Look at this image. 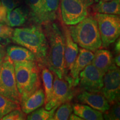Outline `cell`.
<instances>
[{"label": "cell", "instance_id": "cell-1", "mask_svg": "<svg viewBox=\"0 0 120 120\" xmlns=\"http://www.w3.org/2000/svg\"><path fill=\"white\" fill-rule=\"evenodd\" d=\"M45 34L47 37L49 49L46 60L48 68L59 79H64L72 85L71 76L67 75L64 63L65 38L64 33L57 24H46Z\"/></svg>", "mask_w": 120, "mask_h": 120}, {"label": "cell", "instance_id": "cell-2", "mask_svg": "<svg viewBox=\"0 0 120 120\" xmlns=\"http://www.w3.org/2000/svg\"><path fill=\"white\" fill-rule=\"evenodd\" d=\"M11 38L13 42L32 52L37 61L46 64L49 44L45 32L40 26L15 28Z\"/></svg>", "mask_w": 120, "mask_h": 120}, {"label": "cell", "instance_id": "cell-3", "mask_svg": "<svg viewBox=\"0 0 120 120\" xmlns=\"http://www.w3.org/2000/svg\"><path fill=\"white\" fill-rule=\"evenodd\" d=\"M68 28L73 41L81 48L95 52L102 46L98 25L94 17L87 16Z\"/></svg>", "mask_w": 120, "mask_h": 120}, {"label": "cell", "instance_id": "cell-4", "mask_svg": "<svg viewBox=\"0 0 120 120\" xmlns=\"http://www.w3.org/2000/svg\"><path fill=\"white\" fill-rule=\"evenodd\" d=\"M13 62L16 85L21 98L29 95L40 87V73L35 61Z\"/></svg>", "mask_w": 120, "mask_h": 120}, {"label": "cell", "instance_id": "cell-5", "mask_svg": "<svg viewBox=\"0 0 120 120\" xmlns=\"http://www.w3.org/2000/svg\"><path fill=\"white\" fill-rule=\"evenodd\" d=\"M0 94L20 104L21 96L16 85L14 64L7 55L0 65Z\"/></svg>", "mask_w": 120, "mask_h": 120}, {"label": "cell", "instance_id": "cell-6", "mask_svg": "<svg viewBox=\"0 0 120 120\" xmlns=\"http://www.w3.org/2000/svg\"><path fill=\"white\" fill-rule=\"evenodd\" d=\"M96 20L102 46L107 47L119 38L120 34V19L116 15L97 13L94 15Z\"/></svg>", "mask_w": 120, "mask_h": 120}, {"label": "cell", "instance_id": "cell-7", "mask_svg": "<svg viewBox=\"0 0 120 120\" xmlns=\"http://www.w3.org/2000/svg\"><path fill=\"white\" fill-rule=\"evenodd\" d=\"M92 0H61V17L68 26L79 23L88 16Z\"/></svg>", "mask_w": 120, "mask_h": 120}, {"label": "cell", "instance_id": "cell-8", "mask_svg": "<svg viewBox=\"0 0 120 120\" xmlns=\"http://www.w3.org/2000/svg\"><path fill=\"white\" fill-rule=\"evenodd\" d=\"M100 92L106 98L109 105L119 101L120 70L114 63L103 75V86Z\"/></svg>", "mask_w": 120, "mask_h": 120}, {"label": "cell", "instance_id": "cell-9", "mask_svg": "<svg viewBox=\"0 0 120 120\" xmlns=\"http://www.w3.org/2000/svg\"><path fill=\"white\" fill-rule=\"evenodd\" d=\"M55 75L52 97L49 101L45 103V108L47 110L56 106L58 107L66 102L70 101L73 97L72 85L64 79H59Z\"/></svg>", "mask_w": 120, "mask_h": 120}, {"label": "cell", "instance_id": "cell-10", "mask_svg": "<svg viewBox=\"0 0 120 120\" xmlns=\"http://www.w3.org/2000/svg\"><path fill=\"white\" fill-rule=\"evenodd\" d=\"M103 75L92 64H88L79 75V87L87 92H100L103 86Z\"/></svg>", "mask_w": 120, "mask_h": 120}, {"label": "cell", "instance_id": "cell-11", "mask_svg": "<svg viewBox=\"0 0 120 120\" xmlns=\"http://www.w3.org/2000/svg\"><path fill=\"white\" fill-rule=\"evenodd\" d=\"M94 54L91 51L81 48L77 57L70 68V76L73 80V86L79 85V75L88 64H91Z\"/></svg>", "mask_w": 120, "mask_h": 120}, {"label": "cell", "instance_id": "cell-12", "mask_svg": "<svg viewBox=\"0 0 120 120\" xmlns=\"http://www.w3.org/2000/svg\"><path fill=\"white\" fill-rule=\"evenodd\" d=\"M77 100L82 104L104 113L110 107L109 103L102 94L83 91L78 94Z\"/></svg>", "mask_w": 120, "mask_h": 120}, {"label": "cell", "instance_id": "cell-13", "mask_svg": "<svg viewBox=\"0 0 120 120\" xmlns=\"http://www.w3.org/2000/svg\"><path fill=\"white\" fill-rule=\"evenodd\" d=\"M45 103V94L42 88H39L29 95L21 98V108L25 114H29L42 107Z\"/></svg>", "mask_w": 120, "mask_h": 120}, {"label": "cell", "instance_id": "cell-14", "mask_svg": "<svg viewBox=\"0 0 120 120\" xmlns=\"http://www.w3.org/2000/svg\"><path fill=\"white\" fill-rule=\"evenodd\" d=\"M64 35L65 38V49H64V63L66 70H70L77 57L79 52L78 45L72 38L68 27L64 28Z\"/></svg>", "mask_w": 120, "mask_h": 120}, {"label": "cell", "instance_id": "cell-15", "mask_svg": "<svg viewBox=\"0 0 120 120\" xmlns=\"http://www.w3.org/2000/svg\"><path fill=\"white\" fill-rule=\"evenodd\" d=\"M113 63L111 52L107 49H98L94 54L91 64L105 75Z\"/></svg>", "mask_w": 120, "mask_h": 120}, {"label": "cell", "instance_id": "cell-16", "mask_svg": "<svg viewBox=\"0 0 120 120\" xmlns=\"http://www.w3.org/2000/svg\"><path fill=\"white\" fill-rule=\"evenodd\" d=\"M73 111L75 115L82 118L83 120H102L103 113L94 109L85 104L75 103L72 105Z\"/></svg>", "mask_w": 120, "mask_h": 120}, {"label": "cell", "instance_id": "cell-17", "mask_svg": "<svg viewBox=\"0 0 120 120\" xmlns=\"http://www.w3.org/2000/svg\"><path fill=\"white\" fill-rule=\"evenodd\" d=\"M7 55L13 62L36 61L34 55L29 49L18 46H10L7 48Z\"/></svg>", "mask_w": 120, "mask_h": 120}, {"label": "cell", "instance_id": "cell-18", "mask_svg": "<svg viewBox=\"0 0 120 120\" xmlns=\"http://www.w3.org/2000/svg\"><path fill=\"white\" fill-rule=\"evenodd\" d=\"M93 9L97 13L119 15L120 14V1L111 0L99 1L94 6Z\"/></svg>", "mask_w": 120, "mask_h": 120}, {"label": "cell", "instance_id": "cell-19", "mask_svg": "<svg viewBox=\"0 0 120 120\" xmlns=\"http://www.w3.org/2000/svg\"><path fill=\"white\" fill-rule=\"evenodd\" d=\"M44 25L51 23L57 17L60 0H42Z\"/></svg>", "mask_w": 120, "mask_h": 120}, {"label": "cell", "instance_id": "cell-20", "mask_svg": "<svg viewBox=\"0 0 120 120\" xmlns=\"http://www.w3.org/2000/svg\"><path fill=\"white\" fill-rule=\"evenodd\" d=\"M27 15L22 8H15L7 13V25L13 27L22 26L26 21Z\"/></svg>", "mask_w": 120, "mask_h": 120}, {"label": "cell", "instance_id": "cell-21", "mask_svg": "<svg viewBox=\"0 0 120 120\" xmlns=\"http://www.w3.org/2000/svg\"><path fill=\"white\" fill-rule=\"evenodd\" d=\"M31 10V15L36 23L44 24L42 0H26Z\"/></svg>", "mask_w": 120, "mask_h": 120}, {"label": "cell", "instance_id": "cell-22", "mask_svg": "<svg viewBox=\"0 0 120 120\" xmlns=\"http://www.w3.org/2000/svg\"><path fill=\"white\" fill-rule=\"evenodd\" d=\"M44 92L45 94V103L51 100L53 92V75L51 71L47 68H44L42 72Z\"/></svg>", "mask_w": 120, "mask_h": 120}, {"label": "cell", "instance_id": "cell-23", "mask_svg": "<svg viewBox=\"0 0 120 120\" xmlns=\"http://www.w3.org/2000/svg\"><path fill=\"white\" fill-rule=\"evenodd\" d=\"M58 107H55L47 110L45 108H38L29 113L27 117L28 120H53L54 114Z\"/></svg>", "mask_w": 120, "mask_h": 120}, {"label": "cell", "instance_id": "cell-24", "mask_svg": "<svg viewBox=\"0 0 120 120\" xmlns=\"http://www.w3.org/2000/svg\"><path fill=\"white\" fill-rule=\"evenodd\" d=\"M73 111L72 105L70 101L60 105L54 114L53 120H67Z\"/></svg>", "mask_w": 120, "mask_h": 120}, {"label": "cell", "instance_id": "cell-25", "mask_svg": "<svg viewBox=\"0 0 120 120\" xmlns=\"http://www.w3.org/2000/svg\"><path fill=\"white\" fill-rule=\"evenodd\" d=\"M19 109V105L0 94V120L15 109Z\"/></svg>", "mask_w": 120, "mask_h": 120}, {"label": "cell", "instance_id": "cell-26", "mask_svg": "<svg viewBox=\"0 0 120 120\" xmlns=\"http://www.w3.org/2000/svg\"><path fill=\"white\" fill-rule=\"evenodd\" d=\"M120 102L112 104L111 108L104 112L103 115V119L107 120H120Z\"/></svg>", "mask_w": 120, "mask_h": 120}, {"label": "cell", "instance_id": "cell-27", "mask_svg": "<svg viewBox=\"0 0 120 120\" xmlns=\"http://www.w3.org/2000/svg\"><path fill=\"white\" fill-rule=\"evenodd\" d=\"M26 119L25 113L19 109L12 111L2 118V120H23Z\"/></svg>", "mask_w": 120, "mask_h": 120}, {"label": "cell", "instance_id": "cell-28", "mask_svg": "<svg viewBox=\"0 0 120 120\" xmlns=\"http://www.w3.org/2000/svg\"><path fill=\"white\" fill-rule=\"evenodd\" d=\"M13 30L6 24L0 23V38H11Z\"/></svg>", "mask_w": 120, "mask_h": 120}, {"label": "cell", "instance_id": "cell-29", "mask_svg": "<svg viewBox=\"0 0 120 120\" xmlns=\"http://www.w3.org/2000/svg\"><path fill=\"white\" fill-rule=\"evenodd\" d=\"M1 4L6 9L7 12L12 11L16 7V3L15 0H0Z\"/></svg>", "mask_w": 120, "mask_h": 120}, {"label": "cell", "instance_id": "cell-30", "mask_svg": "<svg viewBox=\"0 0 120 120\" xmlns=\"http://www.w3.org/2000/svg\"><path fill=\"white\" fill-rule=\"evenodd\" d=\"M7 10L3 6L0 5V23L7 25Z\"/></svg>", "mask_w": 120, "mask_h": 120}, {"label": "cell", "instance_id": "cell-31", "mask_svg": "<svg viewBox=\"0 0 120 120\" xmlns=\"http://www.w3.org/2000/svg\"><path fill=\"white\" fill-rule=\"evenodd\" d=\"M115 50L117 53H120V38L118 39V40L116 41V43H115Z\"/></svg>", "mask_w": 120, "mask_h": 120}, {"label": "cell", "instance_id": "cell-32", "mask_svg": "<svg viewBox=\"0 0 120 120\" xmlns=\"http://www.w3.org/2000/svg\"><path fill=\"white\" fill-rule=\"evenodd\" d=\"M69 120H83L82 118L79 117V116L75 115V113L71 114L70 117H69Z\"/></svg>", "mask_w": 120, "mask_h": 120}, {"label": "cell", "instance_id": "cell-33", "mask_svg": "<svg viewBox=\"0 0 120 120\" xmlns=\"http://www.w3.org/2000/svg\"><path fill=\"white\" fill-rule=\"evenodd\" d=\"M114 64H115L117 67L120 66V54H118V55H117L116 57L115 58V59L113 60Z\"/></svg>", "mask_w": 120, "mask_h": 120}, {"label": "cell", "instance_id": "cell-34", "mask_svg": "<svg viewBox=\"0 0 120 120\" xmlns=\"http://www.w3.org/2000/svg\"><path fill=\"white\" fill-rule=\"evenodd\" d=\"M6 56L5 52L3 49H0V65H1V63L2 62L3 60H4V57Z\"/></svg>", "mask_w": 120, "mask_h": 120}, {"label": "cell", "instance_id": "cell-35", "mask_svg": "<svg viewBox=\"0 0 120 120\" xmlns=\"http://www.w3.org/2000/svg\"><path fill=\"white\" fill-rule=\"evenodd\" d=\"M96 2H98L99 1H111V0H94Z\"/></svg>", "mask_w": 120, "mask_h": 120}, {"label": "cell", "instance_id": "cell-36", "mask_svg": "<svg viewBox=\"0 0 120 120\" xmlns=\"http://www.w3.org/2000/svg\"><path fill=\"white\" fill-rule=\"evenodd\" d=\"M3 48H4V46L1 45V43H0V49H3Z\"/></svg>", "mask_w": 120, "mask_h": 120}, {"label": "cell", "instance_id": "cell-37", "mask_svg": "<svg viewBox=\"0 0 120 120\" xmlns=\"http://www.w3.org/2000/svg\"><path fill=\"white\" fill-rule=\"evenodd\" d=\"M0 5H1V1H0Z\"/></svg>", "mask_w": 120, "mask_h": 120}]
</instances>
